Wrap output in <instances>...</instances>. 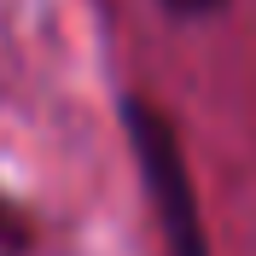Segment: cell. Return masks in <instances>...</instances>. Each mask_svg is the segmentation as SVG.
<instances>
[{"instance_id":"6da1fadb","label":"cell","mask_w":256,"mask_h":256,"mask_svg":"<svg viewBox=\"0 0 256 256\" xmlns=\"http://www.w3.org/2000/svg\"><path fill=\"white\" fill-rule=\"evenodd\" d=\"M128 128H134V146H140L146 163V186H152V204H158L163 239H169V256H204V227H198V204H192L186 186V163H180V146L169 134L158 111L134 105L128 111Z\"/></svg>"},{"instance_id":"7a4b0ae2","label":"cell","mask_w":256,"mask_h":256,"mask_svg":"<svg viewBox=\"0 0 256 256\" xmlns=\"http://www.w3.org/2000/svg\"><path fill=\"white\" fill-rule=\"evenodd\" d=\"M169 6H175V12H210L216 0H169Z\"/></svg>"},{"instance_id":"3957f363","label":"cell","mask_w":256,"mask_h":256,"mask_svg":"<svg viewBox=\"0 0 256 256\" xmlns=\"http://www.w3.org/2000/svg\"><path fill=\"white\" fill-rule=\"evenodd\" d=\"M6 233H12V210L0 204V239H6Z\"/></svg>"}]
</instances>
